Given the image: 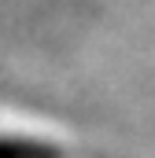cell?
Masks as SVG:
<instances>
[{
	"instance_id": "obj_1",
	"label": "cell",
	"mask_w": 155,
	"mask_h": 158,
	"mask_svg": "<svg viewBox=\"0 0 155 158\" xmlns=\"http://www.w3.org/2000/svg\"><path fill=\"white\" fill-rule=\"evenodd\" d=\"M0 158H63L52 143L26 140V136H0Z\"/></svg>"
}]
</instances>
